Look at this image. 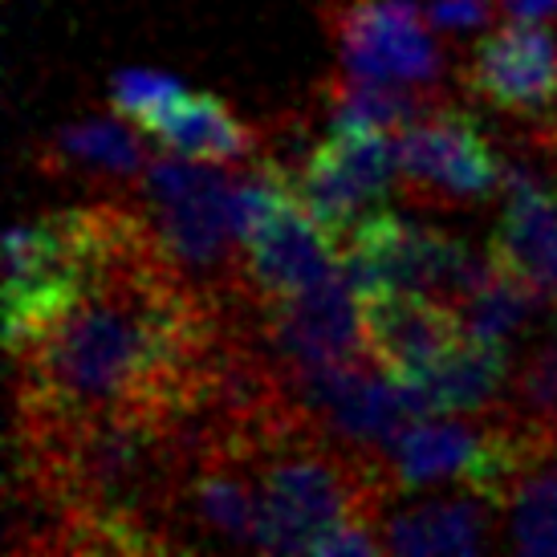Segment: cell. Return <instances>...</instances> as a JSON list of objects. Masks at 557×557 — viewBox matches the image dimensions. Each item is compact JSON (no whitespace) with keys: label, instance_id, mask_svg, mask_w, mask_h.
<instances>
[{"label":"cell","instance_id":"13","mask_svg":"<svg viewBox=\"0 0 557 557\" xmlns=\"http://www.w3.org/2000/svg\"><path fill=\"white\" fill-rule=\"evenodd\" d=\"M367 297V358L407 387L423 383L444 358L465 342L460 306L432 294H383Z\"/></svg>","mask_w":557,"mask_h":557},{"label":"cell","instance_id":"16","mask_svg":"<svg viewBox=\"0 0 557 557\" xmlns=\"http://www.w3.org/2000/svg\"><path fill=\"white\" fill-rule=\"evenodd\" d=\"M500 525V500L472 488L407 493L383 517V545L399 557H468L484 554Z\"/></svg>","mask_w":557,"mask_h":557},{"label":"cell","instance_id":"11","mask_svg":"<svg viewBox=\"0 0 557 557\" xmlns=\"http://www.w3.org/2000/svg\"><path fill=\"white\" fill-rule=\"evenodd\" d=\"M269 342L294 371L358 362L367 358V297L338 269L310 289L273 301Z\"/></svg>","mask_w":557,"mask_h":557},{"label":"cell","instance_id":"24","mask_svg":"<svg viewBox=\"0 0 557 557\" xmlns=\"http://www.w3.org/2000/svg\"><path fill=\"white\" fill-rule=\"evenodd\" d=\"M147 460H151L147 440L139 428H126V423L102 428L86 451V468H90L94 484H102V488H131L147 472Z\"/></svg>","mask_w":557,"mask_h":557},{"label":"cell","instance_id":"12","mask_svg":"<svg viewBox=\"0 0 557 557\" xmlns=\"http://www.w3.org/2000/svg\"><path fill=\"white\" fill-rule=\"evenodd\" d=\"M468 86L480 102L517 119H542L557 107V29L549 21H512L480 33Z\"/></svg>","mask_w":557,"mask_h":557},{"label":"cell","instance_id":"1","mask_svg":"<svg viewBox=\"0 0 557 557\" xmlns=\"http://www.w3.org/2000/svg\"><path fill=\"white\" fill-rule=\"evenodd\" d=\"M187 318L168 294L102 281L49 325L29 350V387L65 416L110 411L147 395L180 358Z\"/></svg>","mask_w":557,"mask_h":557},{"label":"cell","instance_id":"27","mask_svg":"<svg viewBox=\"0 0 557 557\" xmlns=\"http://www.w3.org/2000/svg\"><path fill=\"white\" fill-rule=\"evenodd\" d=\"M423 13L444 37H472L496 25L500 4L496 0H423Z\"/></svg>","mask_w":557,"mask_h":557},{"label":"cell","instance_id":"25","mask_svg":"<svg viewBox=\"0 0 557 557\" xmlns=\"http://www.w3.org/2000/svg\"><path fill=\"white\" fill-rule=\"evenodd\" d=\"M187 86L168 70H147V65H135V70H119L110 78V110L131 119L135 126H147L159 110L175 102Z\"/></svg>","mask_w":557,"mask_h":557},{"label":"cell","instance_id":"17","mask_svg":"<svg viewBox=\"0 0 557 557\" xmlns=\"http://www.w3.org/2000/svg\"><path fill=\"white\" fill-rule=\"evenodd\" d=\"M143 135L168 156L220 163V168H240L257 151L252 131L236 119L233 107H224L212 94L196 90H184L175 102H168L151 123L143 126Z\"/></svg>","mask_w":557,"mask_h":557},{"label":"cell","instance_id":"29","mask_svg":"<svg viewBox=\"0 0 557 557\" xmlns=\"http://www.w3.org/2000/svg\"><path fill=\"white\" fill-rule=\"evenodd\" d=\"M500 4V16H512V21H557V0H496Z\"/></svg>","mask_w":557,"mask_h":557},{"label":"cell","instance_id":"21","mask_svg":"<svg viewBox=\"0 0 557 557\" xmlns=\"http://www.w3.org/2000/svg\"><path fill=\"white\" fill-rule=\"evenodd\" d=\"M505 542L517 554L557 557V448L542 460H529L500 505Z\"/></svg>","mask_w":557,"mask_h":557},{"label":"cell","instance_id":"7","mask_svg":"<svg viewBox=\"0 0 557 557\" xmlns=\"http://www.w3.org/2000/svg\"><path fill=\"white\" fill-rule=\"evenodd\" d=\"M297 200L330 233L346 236L362 216L387 208L395 184H403L395 135L379 131H325L289 168Z\"/></svg>","mask_w":557,"mask_h":557},{"label":"cell","instance_id":"23","mask_svg":"<svg viewBox=\"0 0 557 557\" xmlns=\"http://www.w3.org/2000/svg\"><path fill=\"white\" fill-rule=\"evenodd\" d=\"M191 509H196V521L208 533H216L220 542H257V484L233 472H203L191 488Z\"/></svg>","mask_w":557,"mask_h":557},{"label":"cell","instance_id":"9","mask_svg":"<svg viewBox=\"0 0 557 557\" xmlns=\"http://www.w3.org/2000/svg\"><path fill=\"white\" fill-rule=\"evenodd\" d=\"M358 512L350 476L330 456L289 451L257 476V542L264 554H313L334 525Z\"/></svg>","mask_w":557,"mask_h":557},{"label":"cell","instance_id":"18","mask_svg":"<svg viewBox=\"0 0 557 557\" xmlns=\"http://www.w3.org/2000/svg\"><path fill=\"white\" fill-rule=\"evenodd\" d=\"M512 350L468 338L411 387L419 416H480L512 387Z\"/></svg>","mask_w":557,"mask_h":557},{"label":"cell","instance_id":"8","mask_svg":"<svg viewBox=\"0 0 557 557\" xmlns=\"http://www.w3.org/2000/svg\"><path fill=\"white\" fill-rule=\"evenodd\" d=\"M403 184L419 196L448 203H484L500 196L505 168L493 139L484 135L476 114L460 107H423L419 119L395 135Z\"/></svg>","mask_w":557,"mask_h":557},{"label":"cell","instance_id":"3","mask_svg":"<svg viewBox=\"0 0 557 557\" xmlns=\"http://www.w3.org/2000/svg\"><path fill=\"white\" fill-rule=\"evenodd\" d=\"M342 269L362 294H432L460 301L496 273L488 245L448 236L423 220L379 208L342 236Z\"/></svg>","mask_w":557,"mask_h":557},{"label":"cell","instance_id":"14","mask_svg":"<svg viewBox=\"0 0 557 557\" xmlns=\"http://www.w3.org/2000/svg\"><path fill=\"white\" fill-rule=\"evenodd\" d=\"M496 269L533 285L557 306V184L537 163H509L500 216L488 236Z\"/></svg>","mask_w":557,"mask_h":557},{"label":"cell","instance_id":"10","mask_svg":"<svg viewBox=\"0 0 557 557\" xmlns=\"http://www.w3.org/2000/svg\"><path fill=\"white\" fill-rule=\"evenodd\" d=\"M294 399L322 419V428L350 448H387L407 419H416L411 387L379 367L334 362L294 371Z\"/></svg>","mask_w":557,"mask_h":557},{"label":"cell","instance_id":"26","mask_svg":"<svg viewBox=\"0 0 557 557\" xmlns=\"http://www.w3.org/2000/svg\"><path fill=\"white\" fill-rule=\"evenodd\" d=\"M512 395L521 403V411L542 423L557 419V338L549 334L525 355V362L512 374Z\"/></svg>","mask_w":557,"mask_h":557},{"label":"cell","instance_id":"20","mask_svg":"<svg viewBox=\"0 0 557 557\" xmlns=\"http://www.w3.org/2000/svg\"><path fill=\"white\" fill-rule=\"evenodd\" d=\"M456 306H460V322H465L468 338L509 346V350L512 342L529 334L545 313L554 310L549 297H542L533 285H525V281L505 273V269H496L493 277L476 285L468 297H460Z\"/></svg>","mask_w":557,"mask_h":557},{"label":"cell","instance_id":"15","mask_svg":"<svg viewBox=\"0 0 557 557\" xmlns=\"http://www.w3.org/2000/svg\"><path fill=\"white\" fill-rule=\"evenodd\" d=\"M245 277L269 301L301 294L342 269V240L289 191L273 216L240 245Z\"/></svg>","mask_w":557,"mask_h":557},{"label":"cell","instance_id":"22","mask_svg":"<svg viewBox=\"0 0 557 557\" xmlns=\"http://www.w3.org/2000/svg\"><path fill=\"white\" fill-rule=\"evenodd\" d=\"M419 119V94L387 86V82L342 78L330 94V119L325 131H379L399 135L403 126Z\"/></svg>","mask_w":557,"mask_h":557},{"label":"cell","instance_id":"6","mask_svg":"<svg viewBox=\"0 0 557 557\" xmlns=\"http://www.w3.org/2000/svg\"><path fill=\"white\" fill-rule=\"evenodd\" d=\"M342 78L432 90L444 78V46L423 0H346L334 9Z\"/></svg>","mask_w":557,"mask_h":557},{"label":"cell","instance_id":"19","mask_svg":"<svg viewBox=\"0 0 557 557\" xmlns=\"http://www.w3.org/2000/svg\"><path fill=\"white\" fill-rule=\"evenodd\" d=\"M147 135L123 114H90L78 123H65L53 135V151L65 168L90 171L102 180H143V171L151 163L147 156Z\"/></svg>","mask_w":557,"mask_h":557},{"label":"cell","instance_id":"2","mask_svg":"<svg viewBox=\"0 0 557 557\" xmlns=\"http://www.w3.org/2000/svg\"><path fill=\"white\" fill-rule=\"evenodd\" d=\"M110 233L94 212L16 220L4 236V342L16 358L107 281Z\"/></svg>","mask_w":557,"mask_h":557},{"label":"cell","instance_id":"4","mask_svg":"<svg viewBox=\"0 0 557 557\" xmlns=\"http://www.w3.org/2000/svg\"><path fill=\"white\" fill-rule=\"evenodd\" d=\"M143 212L163 261L184 273L208 277L240 252L236 236V171L200 159L163 156L143 171Z\"/></svg>","mask_w":557,"mask_h":557},{"label":"cell","instance_id":"28","mask_svg":"<svg viewBox=\"0 0 557 557\" xmlns=\"http://www.w3.org/2000/svg\"><path fill=\"white\" fill-rule=\"evenodd\" d=\"M383 529L374 525L367 512H355L346 517L342 525H334L322 542L313 545V557H371L383 554Z\"/></svg>","mask_w":557,"mask_h":557},{"label":"cell","instance_id":"5","mask_svg":"<svg viewBox=\"0 0 557 557\" xmlns=\"http://www.w3.org/2000/svg\"><path fill=\"white\" fill-rule=\"evenodd\" d=\"M383 460L403 493L472 488L505 500L529 468V451L517 435L484 428L476 416H416L383 448Z\"/></svg>","mask_w":557,"mask_h":557}]
</instances>
